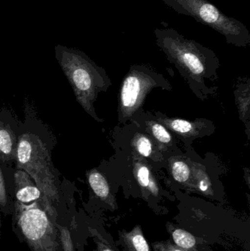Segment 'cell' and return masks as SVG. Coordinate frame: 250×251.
I'll use <instances>...</instances> for the list:
<instances>
[{"mask_svg":"<svg viewBox=\"0 0 250 251\" xmlns=\"http://www.w3.org/2000/svg\"><path fill=\"white\" fill-rule=\"evenodd\" d=\"M156 43L174 64L191 89L204 100L211 91L206 81L214 80L220 67L214 51L194 40L188 39L173 28H156Z\"/></svg>","mask_w":250,"mask_h":251,"instance_id":"1","label":"cell"},{"mask_svg":"<svg viewBox=\"0 0 250 251\" xmlns=\"http://www.w3.org/2000/svg\"><path fill=\"white\" fill-rule=\"evenodd\" d=\"M54 51L56 59L73 88L79 104L94 120L102 122L95 113L94 104L98 94L107 91L111 85L104 69L95 64L85 52L76 49L59 44Z\"/></svg>","mask_w":250,"mask_h":251,"instance_id":"2","label":"cell"},{"mask_svg":"<svg viewBox=\"0 0 250 251\" xmlns=\"http://www.w3.org/2000/svg\"><path fill=\"white\" fill-rule=\"evenodd\" d=\"M16 163L18 169L27 173L35 181L42 196L41 206L50 218H54L59 191L46 145L35 134H22L18 139Z\"/></svg>","mask_w":250,"mask_h":251,"instance_id":"3","label":"cell"},{"mask_svg":"<svg viewBox=\"0 0 250 251\" xmlns=\"http://www.w3.org/2000/svg\"><path fill=\"white\" fill-rule=\"evenodd\" d=\"M179 14L191 16L197 22L209 26L224 35L227 44L247 47L250 44L249 29L242 22L226 16L208 0H162Z\"/></svg>","mask_w":250,"mask_h":251,"instance_id":"4","label":"cell"},{"mask_svg":"<svg viewBox=\"0 0 250 251\" xmlns=\"http://www.w3.org/2000/svg\"><path fill=\"white\" fill-rule=\"evenodd\" d=\"M15 220L32 251H59L57 229L39 201L15 203Z\"/></svg>","mask_w":250,"mask_h":251,"instance_id":"5","label":"cell"},{"mask_svg":"<svg viewBox=\"0 0 250 251\" xmlns=\"http://www.w3.org/2000/svg\"><path fill=\"white\" fill-rule=\"evenodd\" d=\"M170 89L168 81L162 75L145 66H131L120 86L118 120L125 124L133 120L142 108L145 98L154 88Z\"/></svg>","mask_w":250,"mask_h":251,"instance_id":"6","label":"cell"},{"mask_svg":"<svg viewBox=\"0 0 250 251\" xmlns=\"http://www.w3.org/2000/svg\"><path fill=\"white\" fill-rule=\"evenodd\" d=\"M157 121L169 131L179 136L185 143H191L194 140L211 134L214 126L206 119H197L195 122L167 117L161 113H156Z\"/></svg>","mask_w":250,"mask_h":251,"instance_id":"7","label":"cell"},{"mask_svg":"<svg viewBox=\"0 0 250 251\" xmlns=\"http://www.w3.org/2000/svg\"><path fill=\"white\" fill-rule=\"evenodd\" d=\"M14 183L16 201L23 203L37 201L41 203L42 199L41 191L27 173L18 169L14 174Z\"/></svg>","mask_w":250,"mask_h":251,"instance_id":"8","label":"cell"},{"mask_svg":"<svg viewBox=\"0 0 250 251\" xmlns=\"http://www.w3.org/2000/svg\"><path fill=\"white\" fill-rule=\"evenodd\" d=\"M130 145L135 153L142 157L151 159L154 162H161L163 159L162 154L160 153L161 148L148 134L136 133L131 140Z\"/></svg>","mask_w":250,"mask_h":251,"instance_id":"9","label":"cell"},{"mask_svg":"<svg viewBox=\"0 0 250 251\" xmlns=\"http://www.w3.org/2000/svg\"><path fill=\"white\" fill-rule=\"evenodd\" d=\"M87 178L91 190L97 198L114 209L116 206L115 200L107 178L96 169L88 171Z\"/></svg>","mask_w":250,"mask_h":251,"instance_id":"10","label":"cell"},{"mask_svg":"<svg viewBox=\"0 0 250 251\" xmlns=\"http://www.w3.org/2000/svg\"><path fill=\"white\" fill-rule=\"evenodd\" d=\"M134 161V175L139 187L142 190L148 192L154 197H158L160 193L159 187L155 176L153 174L148 164L145 163L142 159H139L138 160L136 156Z\"/></svg>","mask_w":250,"mask_h":251,"instance_id":"11","label":"cell"},{"mask_svg":"<svg viewBox=\"0 0 250 251\" xmlns=\"http://www.w3.org/2000/svg\"><path fill=\"white\" fill-rule=\"evenodd\" d=\"M135 119L140 121L141 125H145V128L148 131V134L158 143L161 149H164L165 150H168L169 148L174 147L176 142L170 134V131L158 121L148 119V118L140 119L139 117H135L133 120Z\"/></svg>","mask_w":250,"mask_h":251,"instance_id":"12","label":"cell"},{"mask_svg":"<svg viewBox=\"0 0 250 251\" xmlns=\"http://www.w3.org/2000/svg\"><path fill=\"white\" fill-rule=\"evenodd\" d=\"M18 138L8 125L0 122V159L4 162H16Z\"/></svg>","mask_w":250,"mask_h":251,"instance_id":"13","label":"cell"},{"mask_svg":"<svg viewBox=\"0 0 250 251\" xmlns=\"http://www.w3.org/2000/svg\"><path fill=\"white\" fill-rule=\"evenodd\" d=\"M119 238L125 251H151L140 226L130 231H120Z\"/></svg>","mask_w":250,"mask_h":251,"instance_id":"14","label":"cell"},{"mask_svg":"<svg viewBox=\"0 0 250 251\" xmlns=\"http://www.w3.org/2000/svg\"><path fill=\"white\" fill-rule=\"evenodd\" d=\"M170 170L173 179L182 185L191 187L192 180V168L189 162L178 158L170 160Z\"/></svg>","mask_w":250,"mask_h":251,"instance_id":"15","label":"cell"},{"mask_svg":"<svg viewBox=\"0 0 250 251\" xmlns=\"http://www.w3.org/2000/svg\"><path fill=\"white\" fill-rule=\"evenodd\" d=\"M192 162L193 166L192 167V180L191 187L192 186L195 190L206 196L212 195V184L208 174L204 171L202 166L195 162Z\"/></svg>","mask_w":250,"mask_h":251,"instance_id":"16","label":"cell"},{"mask_svg":"<svg viewBox=\"0 0 250 251\" xmlns=\"http://www.w3.org/2000/svg\"><path fill=\"white\" fill-rule=\"evenodd\" d=\"M171 235L178 247L187 251H195L197 240L190 233L182 228H173Z\"/></svg>","mask_w":250,"mask_h":251,"instance_id":"17","label":"cell"},{"mask_svg":"<svg viewBox=\"0 0 250 251\" xmlns=\"http://www.w3.org/2000/svg\"><path fill=\"white\" fill-rule=\"evenodd\" d=\"M57 230L59 231L58 237L60 240V244L61 245L64 251H74L73 241L70 231L66 227L62 226H57Z\"/></svg>","mask_w":250,"mask_h":251,"instance_id":"18","label":"cell"},{"mask_svg":"<svg viewBox=\"0 0 250 251\" xmlns=\"http://www.w3.org/2000/svg\"><path fill=\"white\" fill-rule=\"evenodd\" d=\"M0 206L4 213L8 214L10 212L8 193H7L5 181H4L1 169H0Z\"/></svg>","mask_w":250,"mask_h":251,"instance_id":"19","label":"cell"},{"mask_svg":"<svg viewBox=\"0 0 250 251\" xmlns=\"http://www.w3.org/2000/svg\"><path fill=\"white\" fill-rule=\"evenodd\" d=\"M153 248H154V251H187L167 241L153 243Z\"/></svg>","mask_w":250,"mask_h":251,"instance_id":"20","label":"cell"},{"mask_svg":"<svg viewBox=\"0 0 250 251\" xmlns=\"http://www.w3.org/2000/svg\"><path fill=\"white\" fill-rule=\"evenodd\" d=\"M97 249L98 251H117L110 245L103 241H97Z\"/></svg>","mask_w":250,"mask_h":251,"instance_id":"21","label":"cell"},{"mask_svg":"<svg viewBox=\"0 0 250 251\" xmlns=\"http://www.w3.org/2000/svg\"><path fill=\"white\" fill-rule=\"evenodd\" d=\"M0 234H1V221H0ZM1 235V234H0Z\"/></svg>","mask_w":250,"mask_h":251,"instance_id":"22","label":"cell"}]
</instances>
